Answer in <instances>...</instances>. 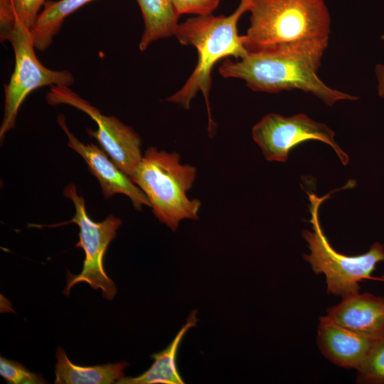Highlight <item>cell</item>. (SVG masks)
I'll return each instance as SVG.
<instances>
[{
    "label": "cell",
    "instance_id": "1",
    "mask_svg": "<svg viewBox=\"0 0 384 384\" xmlns=\"http://www.w3.org/2000/svg\"><path fill=\"white\" fill-rule=\"evenodd\" d=\"M329 38L287 43L248 53L236 61L226 58L218 68L225 78L243 80L255 92L277 93L299 90L329 106L341 100H357L354 95L327 86L318 76Z\"/></svg>",
    "mask_w": 384,
    "mask_h": 384
},
{
    "label": "cell",
    "instance_id": "2",
    "mask_svg": "<svg viewBox=\"0 0 384 384\" xmlns=\"http://www.w3.org/2000/svg\"><path fill=\"white\" fill-rule=\"evenodd\" d=\"M252 0H240L236 9L228 16H197L178 23L175 36L184 46H193L198 61L192 74L183 87L167 98V101L189 109L191 102L199 92L203 93L208 115V131L214 130L215 124L210 114L209 95L212 85L211 71L220 60L233 56L244 58L248 51L238 34V23L240 17L249 12Z\"/></svg>",
    "mask_w": 384,
    "mask_h": 384
},
{
    "label": "cell",
    "instance_id": "3",
    "mask_svg": "<svg viewBox=\"0 0 384 384\" xmlns=\"http://www.w3.org/2000/svg\"><path fill=\"white\" fill-rule=\"evenodd\" d=\"M250 27L242 36L248 53L304 40L329 38L324 0H252Z\"/></svg>",
    "mask_w": 384,
    "mask_h": 384
},
{
    "label": "cell",
    "instance_id": "4",
    "mask_svg": "<svg viewBox=\"0 0 384 384\" xmlns=\"http://www.w3.org/2000/svg\"><path fill=\"white\" fill-rule=\"evenodd\" d=\"M180 155L150 146L129 177L145 193L154 216L175 232L183 219H198L201 202L190 199L197 169L182 164Z\"/></svg>",
    "mask_w": 384,
    "mask_h": 384
},
{
    "label": "cell",
    "instance_id": "5",
    "mask_svg": "<svg viewBox=\"0 0 384 384\" xmlns=\"http://www.w3.org/2000/svg\"><path fill=\"white\" fill-rule=\"evenodd\" d=\"M333 192L318 197L308 193L312 230H304L302 237L307 242L309 253L303 257L316 274L326 277L327 293L341 298L360 292L359 283L364 279H377L372 277L377 265L384 262V245L373 243L361 255L348 256L337 252L330 244L321 228L319 211L321 203Z\"/></svg>",
    "mask_w": 384,
    "mask_h": 384
},
{
    "label": "cell",
    "instance_id": "6",
    "mask_svg": "<svg viewBox=\"0 0 384 384\" xmlns=\"http://www.w3.org/2000/svg\"><path fill=\"white\" fill-rule=\"evenodd\" d=\"M15 58L14 71L4 85V109L0 127V139L15 127L18 110L26 97L44 86H71L75 78L68 70H54L44 66L38 59L31 33L18 18L9 38Z\"/></svg>",
    "mask_w": 384,
    "mask_h": 384
},
{
    "label": "cell",
    "instance_id": "7",
    "mask_svg": "<svg viewBox=\"0 0 384 384\" xmlns=\"http://www.w3.org/2000/svg\"><path fill=\"white\" fill-rule=\"evenodd\" d=\"M64 196L73 201L75 210V215L67 222L50 227L68 223L77 224L80 228V240L75 246L84 250L85 257L80 274L75 275L68 272V284L63 292L68 296L70 289L75 284L86 282L94 289H100L104 298L112 300L117 294V287L114 282L107 275L103 260L107 247L116 237L122 220L113 215H109L101 222L92 220L87 213L85 199L78 194L74 183L65 186Z\"/></svg>",
    "mask_w": 384,
    "mask_h": 384
},
{
    "label": "cell",
    "instance_id": "8",
    "mask_svg": "<svg viewBox=\"0 0 384 384\" xmlns=\"http://www.w3.org/2000/svg\"><path fill=\"white\" fill-rule=\"evenodd\" d=\"M51 106H72L93 119L97 130L87 128V134L96 139L112 161L130 177L142 159V139L134 129L114 116L104 115L78 94L65 85H53L46 95Z\"/></svg>",
    "mask_w": 384,
    "mask_h": 384
},
{
    "label": "cell",
    "instance_id": "9",
    "mask_svg": "<svg viewBox=\"0 0 384 384\" xmlns=\"http://www.w3.org/2000/svg\"><path fill=\"white\" fill-rule=\"evenodd\" d=\"M252 136L270 161L285 162L293 148L311 140L329 145L343 165L349 161L348 154L335 141V132L326 124L304 113L291 117L267 114L254 125Z\"/></svg>",
    "mask_w": 384,
    "mask_h": 384
},
{
    "label": "cell",
    "instance_id": "10",
    "mask_svg": "<svg viewBox=\"0 0 384 384\" xmlns=\"http://www.w3.org/2000/svg\"><path fill=\"white\" fill-rule=\"evenodd\" d=\"M57 121L68 137V146L82 157L90 171L97 178L105 198L121 193L130 198L137 210H141L143 206L151 207L145 193L108 158L103 149L92 143L81 142L70 131L64 114H58Z\"/></svg>",
    "mask_w": 384,
    "mask_h": 384
},
{
    "label": "cell",
    "instance_id": "11",
    "mask_svg": "<svg viewBox=\"0 0 384 384\" xmlns=\"http://www.w3.org/2000/svg\"><path fill=\"white\" fill-rule=\"evenodd\" d=\"M376 338L349 330L321 316L317 328V345L322 355L334 364L356 370L362 365Z\"/></svg>",
    "mask_w": 384,
    "mask_h": 384
},
{
    "label": "cell",
    "instance_id": "12",
    "mask_svg": "<svg viewBox=\"0 0 384 384\" xmlns=\"http://www.w3.org/2000/svg\"><path fill=\"white\" fill-rule=\"evenodd\" d=\"M326 316L356 333L378 338L384 336V297L369 292L355 293L327 309Z\"/></svg>",
    "mask_w": 384,
    "mask_h": 384
},
{
    "label": "cell",
    "instance_id": "13",
    "mask_svg": "<svg viewBox=\"0 0 384 384\" xmlns=\"http://www.w3.org/2000/svg\"><path fill=\"white\" fill-rule=\"evenodd\" d=\"M197 311L190 313L186 323L178 331L171 343L162 351L154 353L151 357L154 360L151 366L139 376L124 377L117 382V384H183L177 366L176 356L178 348L186 333L198 322Z\"/></svg>",
    "mask_w": 384,
    "mask_h": 384
},
{
    "label": "cell",
    "instance_id": "14",
    "mask_svg": "<svg viewBox=\"0 0 384 384\" xmlns=\"http://www.w3.org/2000/svg\"><path fill=\"white\" fill-rule=\"evenodd\" d=\"M55 384H112L125 377L127 362L94 366H80L73 363L61 347L56 351Z\"/></svg>",
    "mask_w": 384,
    "mask_h": 384
},
{
    "label": "cell",
    "instance_id": "15",
    "mask_svg": "<svg viewBox=\"0 0 384 384\" xmlns=\"http://www.w3.org/2000/svg\"><path fill=\"white\" fill-rule=\"evenodd\" d=\"M144 20V29L139 44L141 51L154 41L175 35L178 26L171 0H136Z\"/></svg>",
    "mask_w": 384,
    "mask_h": 384
},
{
    "label": "cell",
    "instance_id": "16",
    "mask_svg": "<svg viewBox=\"0 0 384 384\" xmlns=\"http://www.w3.org/2000/svg\"><path fill=\"white\" fill-rule=\"evenodd\" d=\"M94 0L46 1L36 23L31 28L35 48L48 49L60 31L65 19L75 11Z\"/></svg>",
    "mask_w": 384,
    "mask_h": 384
},
{
    "label": "cell",
    "instance_id": "17",
    "mask_svg": "<svg viewBox=\"0 0 384 384\" xmlns=\"http://www.w3.org/2000/svg\"><path fill=\"white\" fill-rule=\"evenodd\" d=\"M356 372L357 383L384 384V336L375 340Z\"/></svg>",
    "mask_w": 384,
    "mask_h": 384
},
{
    "label": "cell",
    "instance_id": "18",
    "mask_svg": "<svg viewBox=\"0 0 384 384\" xmlns=\"http://www.w3.org/2000/svg\"><path fill=\"white\" fill-rule=\"evenodd\" d=\"M0 375L9 384H42L41 375L32 373L21 363L0 357Z\"/></svg>",
    "mask_w": 384,
    "mask_h": 384
},
{
    "label": "cell",
    "instance_id": "19",
    "mask_svg": "<svg viewBox=\"0 0 384 384\" xmlns=\"http://www.w3.org/2000/svg\"><path fill=\"white\" fill-rule=\"evenodd\" d=\"M178 16L183 14L206 16L212 14L220 0H171Z\"/></svg>",
    "mask_w": 384,
    "mask_h": 384
},
{
    "label": "cell",
    "instance_id": "20",
    "mask_svg": "<svg viewBox=\"0 0 384 384\" xmlns=\"http://www.w3.org/2000/svg\"><path fill=\"white\" fill-rule=\"evenodd\" d=\"M18 16L14 0H0V41H9L15 28Z\"/></svg>",
    "mask_w": 384,
    "mask_h": 384
},
{
    "label": "cell",
    "instance_id": "21",
    "mask_svg": "<svg viewBox=\"0 0 384 384\" xmlns=\"http://www.w3.org/2000/svg\"><path fill=\"white\" fill-rule=\"evenodd\" d=\"M46 1V0H14L18 18L31 29L36 23Z\"/></svg>",
    "mask_w": 384,
    "mask_h": 384
},
{
    "label": "cell",
    "instance_id": "22",
    "mask_svg": "<svg viewBox=\"0 0 384 384\" xmlns=\"http://www.w3.org/2000/svg\"><path fill=\"white\" fill-rule=\"evenodd\" d=\"M375 74L378 81V95L380 97H384V65L375 66Z\"/></svg>",
    "mask_w": 384,
    "mask_h": 384
},
{
    "label": "cell",
    "instance_id": "23",
    "mask_svg": "<svg viewBox=\"0 0 384 384\" xmlns=\"http://www.w3.org/2000/svg\"><path fill=\"white\" fill-rule=\"evenodd\" d=\"M378 280L381 282H384V272L380 277H378Z\"/></svg>",
    "mask_w": 384,
    "mask_h": 384
}]
</instances>
